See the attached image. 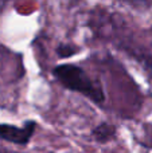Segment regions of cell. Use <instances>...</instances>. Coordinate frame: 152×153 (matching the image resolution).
<instances>
[{
	"label": "cell",
	"mask_w": 152,
	"mask_h": 153,
	"mask_svg": "<svg viewBox=\"0 0 152 153\" xmlns=\"http://www.w3.org/2000/svg\"><path fill=\"white\" fill-rule=\"evenodd\" d=\"M38 124L34 120H26L22 126L0 124V140L15 145H28L37 132Z\"/></svg>",
	"instance_id": "obj_2"
},
{
	"label": "cell",
	"mask_w": 152,
	"mask_h": 153,
	"mask_svg": "<svg viewBox=\"0 0 152 153\" xmlns=\"http://www.w3.org/2000/svg\"><path fill=\"white\" fill-rule=\"evenodd\" d=\"M0 153H11V152L7 151V149H4V148H0Z\"/></svg>",
	"instance_id": "obj_6"
},
{
	"label": "cell",
	"mask_w": 152,
	"mask_h": 153,
	"mask_svg": "<svg viewBox=\"0 0 152 153\" xmlns=\"http://www.w3.org/2000/svg\"><path fill=\"white\" fill-rule=\"evenodd\" d=\"M53 76L62 87L83 95L98 106H104L107 97L98 81L93 79L81 66L74 63L58 65L53 69Z\"/></svg>",
	"instance_id": "obj_1"
},
{
	"label": "cell",
	"mask_w": 152,
	"mask_h": 153,
	"mask_svg": "<svg viewBox=\"0 0 152 153\" xmlns=\"http://www.w3.org/2000/svg\"><path fill=\"white\" fill-rule=\"evenodd\" d=\"M90 137L98 144H108L117 137V126L110 122H101L92 129Z\"/></svg>",
	"instance_id": "obj_3"
},
{
	"label": "cell",
	"mask_w": 152,
	"mask_h": 153,
	"mask_svg": "<svg viewBox=\"0 0 152 153\" xmlns=\"http://www.w3.org/2000/svg\"><path fill=\"white\" fill-rule=\"evenodd\" d=\"M142 63L143 67L147 70V73L152 76V55H147L144 58H142Z\"/></svg>",
	"instance_id": "obj_5"
},
{
	"label": "cell",
	"mask_w": 152,
	"mask_h": 153,
	"mask_svg": "<svg viewBox=\"0 0 152 153\" xmlns=\"http://www.w3.org/2000/svg\"><path fill=\"white\" fill-rule=\"evenodd\" d=\"M54 51L59 59H69L77 55L81 51V47L75 46L74 43H59Z\"/></svg>",
	"instance_id": "obj_4"
}]
</instances>
